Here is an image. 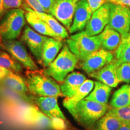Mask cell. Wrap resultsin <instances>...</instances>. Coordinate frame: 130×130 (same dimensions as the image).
<instances>
[{"mask_svg":"<svg viewBox=\"0 0 130 130\" xmlns=\"http://www.w3.org/2000/svg\"><path fill=\"white\" fill-rule=\"evenodd\" d=\"M4 50H7L14 59L18 61L24 67L31 71H37V66L31 56L20 42L15 40H5L3 42Z\"/></svg>","mask_w":130,"mask_h":130,"instance_id":"10","label":"cell"},{"mask_svg":"<svg viewBox=\"0 0 130 130\" xmlns=\"http://www.w3.org/2000/svg\"><path fill=\"white\" fill-rule=\"evenodd\" d=\"M78 58L71 52L67 45H64L54 60L44 70L43 73L61 83L66 76L74 71Z\"/></svg>","mask_w":130,"mask_h":130,"instance_id":"2","label":"cell"},{"mask_svg":"<svg viewBox=\"0 0 130 130\" xmlns=\"http://www.w3.org/2000/svg\"><path fill=\"white\" fill-rule=\"evenodd\" d=\"M32 123L40 128H51V119L45 115L44 113H40L36 110H35L34 113Z\"/></svg>","mask_w":130,"mask_h":130,"instance_id":"27","label":"cell"},{"mask_svg":"<svg viewBox=\"0 0 130 130\" xmlns=\"http://www.w3.org/2000/svg\"><path fill=\"white\" fill-rule=\"evenodd\" d=\"M0 49H4V46H2V45H0Z\"/></svg>","mask_w":130,"mask_h":130,"instance_id":"39","label":"cell"},{"mask_svg":"<svg viewBox=\"0 0 130 130\" xmlns=\"http://www.w3.org/2000/svg\"><path fill=\"white\" fill-rule=\"evenodd\" d=\"M110 105L113 108L130 106V85L125 84L115 92L110 101Z\"/></svg>","mask_w":130,"mask_h":130,"instance_id":"22","label":"cell"},{"mask_svg":"<svg viewBox=\"0 0 130 130\" xmlns=\"http://www.w3.org/2000/svg\"><path fill=\"white\" fill-rule=\"evenodd\" d=\"M107 2L125 6L130 9V0H107Z\"/></svg>","mask_w":130,"mask_h":130,"instance_id":"35","label":"cell"},{"mask_svg":"<svg viewBox=\"0 0 130 130\" xmlns=\"http://www.w3.org/2000/svg\"><path fill=\"white\" fill-rule=\"evenodd\" d=\"M110 6L111 12L108 25L121 36L126 35L130 30V9L111 3Z\"/></svg>","mask_w":130,"mask_h":130,"instance_id":"6","label":"cell"},{"mask_svg":"<svg viewBox=\"0 0 130 130\" xmlns=\"http://www.w3.org/2000/svg\"><path fill=\"white\" fill-rule=\"evenodd\" d=\"M1 82L9 88L21 95L25 94L28 91L26 81L18 75L11 72L3 79Z\"/></svg>","mask_w":130,"mask_h":130,"instance_id":"23","label":"cell"},{"mask_svg":"<svg viewBox=\"0 0 130 130\" xmlns=\"http://www.w3.org/2000/svg\"><path fill=\"white\" fill-rule=\"evenodd\" d=\"M6 13L4 7V4H3V0H0V21L3 19V16Z\"/></svg>","mask_w":130,"mask_h":130,"instance_id":"37","label":"cell"},{"mask_svg":"<svg viewBox=\"0 0 130 130\" xmlns=\"http://www.w3.org/2000/svg\"><path fill=\"white\" fill-rule=\"evenodd\" d=\"M121 63L116 58H114L104 67L89 75L110 87H116L120 83L117 75V69Z\"/></svg>","mask_w":130,"mask_h":130,"instance_id":"13","label":"cell"},{"mask_svg":"<svg viewBox=\"0 0 130 130\" xmlns=\"http://www.w3.org/2000/svg\"><path fill=\"white\" fill-rule=\"evenodd\" d=\"M129 32H130V30H129Z\"/></svg>","mask_w":130,"mask_h":130,"instance_id":"40","label":"cell"},{"mask_svg":"<svg viewBox=\"0 0 130 130\" xmlns=\"http://www.w3.org/2000/svg\"><path fill=\"white\" fill-rule=\"evenodd\" d=\"M63 46L61 39L48 37L45 42L42 57V64L45 68L48 67L56 58Z\"/></svg>","mask_w":130,"mask_h":130,"instance_id":"17","label":"cell"},{"mask_svg":"<svg viewBox=\"0 0 130 130\" xmlns=\"http://www.w3.org/2000/svg\"><path fill=\"white\" fill-rule=\"evenodd\" d=\"M25 10L13 9L7 10L0 21V40H15L20 35L25 24Z\"/></svg>","mask_w":130,"mask_h":130,"instance_id":"5","label":"cell"},{"mask_svg":"<svg viewBox=\"0 0 130 130\" xmlns=\"http://www.w3.org/2000/svg\"><path fill=\"white\" fill-rule=\"evenodd\" d=\"M47 39L48 37L36 32L29 26H26L21 37V40L28 46L39 63H42V53Z\"/></svg>","mask_w":130,"mask_h":130,"instance_id":"11","label":"cell"},{"mask_svg":"<svg viewBox=\"0 0 130 130\" xmlns=\"http://www.w3.org/2000/svg\"><path fill=\"white\" fill-rule=\"evenodd\" d=\"M36 14L48 24L50 28L60 39L69 38V33H68L67 29L61 25L60 22L55 18L53 15L46 13H36Z\"/></svg>","mask_w":130,"mask_h":130,"instance_id":"24","label":"cell"},{"mask_svg":"<svg viewBox=\"0 0 130 130\" xmlns=\"http://www.w3.org/2000/svg\"><path fill=\"white\" fill-rule=\"evenodd\" d=\"M11 72H12V71H11L10 70L0 66V81H2L3 79L6 77Z\"/></svg>","mask_w":130,"mask_h":130,"instance_id":"36","label":"cell"},{"mask_svg":"<svg viewBox=\"0 0 130 130\" xmlns=\"http://www.w3.org/2000/svg\"><path fill=\"white\" fill-rule=\"evenodd\" d=\"M93 12L107 3V0H87Z\"/></svg>","mask_w":130,"mask_h":130,"instance_id":"33","label":"cell"},{"mask_svg":"<svg viewBox=\"0 0 130 130\" xmlns=\"http://www.w3.org/2000/svg\"><path fill=\"white\" fill-rule=\"evenodd\" d=\"M108 110L123 122L130 123V106L121 108H110Z\"/></svg>","mask_w":130,"mask_h":130,"instance_id":"29","label":"cell"},{"mask_svg":"<svg viewBox=\"0 0 130 130\" xmlns=\"http://www.w3.org/2000/svg\"><path fill=\"white\" fill-rule=\"evenodd\" d=\"M112 87L100 81H95V87L90 94L86 98L87 100L93 101L101 104H107Z\"/></svg>","mask_w":130,"mask_h":130,"instance_id":"21","label":"cell"},{"mask_svg":"<svg viewBox=\"0 0 130 130\" xmlns=\"http://www.w3.org/2000/svg\"><path fill=\"white\" fill-rule=\"evenodd\" d=\"M111 6L107 2L95 11L86 27L85 31L89 36L98 35L108 25L110 18Z\"/></svg>","mask_w":130,"mask_h":130,"instance_id":"8","label":"cell"},{"mask_svg":"<svg viewBox=\"0 0 130 130\" xmlns=\"http://www.w3.org/2000/svg\"><path fill=\"white\" fill-rule=\"evenodd\" d=\"M115 56L120 63L130 62V32L121 36V42L115 51Z\"/></svg>","mask_w":130,"mask_h":130,"instance_id":"25","label":"cell"},{"mask_svg":"<svg viewBox=\"0 0 130 130\" xmlns=\"http://www.w3.org/2000/svg\"><path fill=\"white\" fill-rule=\"evenodd\" d=\"M78 0H56L50 13L69 30L73 22L76 3Z\"/></svg>","mask_w":130,"mask_h":130,"instance_id":"7","label":"cell"},{"mask_svg":"<svg viewBox=\"0 0 130 130\" xmlns=\"http://www.w3.org/2000/svg\"><path fill=\"white\" fill-rule=\"evenodd\" d=\"M51 119V128L55 130H66V125L65 120L61 118H53Z\"/></svg>","mask_w":130,"mask_h":130,"instance_id":"31","label":"cell"},{"mask_svg":"<svg viewBox=\"0 0 130 130\" xmlns=\"http://www.w3.org/2000/svg\"><path fill=\"white\" fill-rule=\"evenodd\" d=\"M22 6H23L24 10L27 11L25 13L26 21L40 35L60 39L50 28L48 24L40 18L36 14V13L31 9L28 5L24 4Z\"/></svg>","mask_w":130,"mask_h":130,"instance_id":"14","label":"cell"},{"mask_svg":"<svg viewBox=\"0 0 130 130\" xmlns=\"http://www.w3.org/2000/svg\"><path fill=\"white\" fill-rule=\"evenodd\" d=\"M108 109V104L84 99L68 111L81 126L86 129L91 130L96 122L101 118Z\"/></svg>","mask_w":130,"mask_h":130,"instance_id":"1","label":"cell"},{"mask_svg":"<svg viewBox=\"0 0 130 130\" xmlns=\"http://www.w3.org/2000/svg\"><path fill=\"white\" fill-rule=\"evenodd\" d=\"M86 79L85 76L78 72H73L68 75L60 86L63 96L72 97Z\"/></svg>","mask_w":130,"mask_h":130,"instance_id":"16","label":"cell"},{"mask_svg":"<svg viewBox=\"0 0 130 130\" xmlns=\"http://www.w3.org/2000/svg\"><path fill=\"white\" fill-rule=\"evenodd\" d=\"M117 75L120 83H130V62L121 63L117 69Z\"/></svg>","mask_w":130,"mask_h":130,"instance_id":"28","label":"cell"},{"mask_svg":"<svg viewBox=\"0 0 130 130\" xmlns=\"http://www.w3.org/2000/svg\"><path fill=\"white\" fill-rule=\"evenodd\" d=\"M66 44L80 61L84 60L93 52L101 48L100 36H90L85 31H81L71 36L66 40Z\"/></svg>","mask_w":130,"mask_h":130,"instance_id":"4","label":"cell"},{"mask_svg":"<svg viewBox=\"0 0 130 130\" xmlns=\"http://www.w3.org/2000/svg\"><path fill=\"white\" fill-rule=\"evenodd\" d=\"M41 6L45 10V12L46 13H50V10L53 7L54 3L56 0H37Z\"/></svg>","mask_w":130,"mask_h":130,"instance_id":"34","label":"cell"},{"mask_svg":"<svg viewBox=\"0 0 130 130\" xmlns=\"http://www.w3.org/2000/svg\"><path fill=\"white\" fill-rule=\"evenodd\" d=\"M0 66L15 72H21L22 70V66L4 51H0Z\"/></svg>","mask_w":130,"mask_h":130,"instance_id":"26","label":"cell"},{"mask_svg":"<svg viewBox=\"0 0 130 130\" xmlns=\"http://www.w3.org/2000/svg\"><path fill=\"white\" fill-rule=\"evenodd\" d=\"M36 102L43 113L49 118H58L66 120L64 115L58 106L57 97L38 96L36 98Z\"/></svg>","mask_w":130,"mask_h":130,"instance_id":"15","label":"cell"},{"mask_svg":"<svg viewBox=\"0 0 130 130\" xmlns=\"http://www.w3.org/2000/svg\"><path fill=\"white\" fill-rule=\"evenodd\" d=\"M95 82L91 79H86L79 88L71 98H66L63 102V105L68 110L75 106L78 102L85 99L93 90Z\"/></svg>","mask_w":130,"mask_h":130,"instance_id":"19","label":"cell"},{"mask_svg":"<svg viewBox=\"0 0 130 130\" xmlns=\"http://www.w3.org/2000/svg\"><path fill=\"white\" fill-rule=\"evenodd\" d=\"M87 0H78L76 3L74 19L69 31L71 34L83 31L93 14Z\"/></svg>","mask_w":130,"mask_h":130,"instance_id":"12","label":"cell"},{"mask_svg":"<svg viewBox=\"0 0 130 130\" xmlns=\"http://www.w3.org/2000/svg\"><path fill=\"white\" fill-rule=\"evenodd\" d=\"M113 59L114 54L111 51L100 48L81 61L79 66L84 72L90 75L104 67Z\"/></svg>","mask_w":130,"mask_h":130,"instance_id":"9","label":"cell"},{"mask_svg":"<svg viewBox=\"0 0 130 130\" xmlns=\"http://www.w3.org/2000/svg\"><path fill=\"white\" fill-rule=\"evenodd\" d=\"M99 36L101 42V48L108 51H116L121 42V34L108 25Z\"/></svg>","mask_w":130,"mask_h":130,"instance_id":"18","label":"cell"},{"mask_svg":"<svg viewBox=\"0 0 130 130\" xmlns=\"http://www.w3.org/2000/svg\"><path fill=\"white\" fill-rule=\"evenodd\" d=\"M123 122L109 110L96 122L91 130H118Z\"/></svg>","mask_w":130,"mask_h":130,"instance_id":"20","label":"cell"},{"mask_svg":"<svg viewBox=\"0 0 130 130\" xmlns=\"http://www.w3.org/2000/svg\"><path fill=\"white\" fill-rule=\"evenodd\" d=\"M5 10L13 9H19L23 5V0H3Z\"/></svg>","mask_w":130,"mask_h":130,"instance_id":"30","label":"cell"},{"mask_svg":"<svg viewBox=\"0 0 130 130\" xmlns=\"http://www.w3.org/2000/svg\"><path fill=\"white\" fill-rule=\"evenodd\" d=\"M118 130H130V123L123 122L122 126Z\"/></svg>","mask_w":130,"mask_h":130,"instance_id":"38","label":"cell"},{"mask_svg":"<svg viewBox=\"0 0 130 130\" xmlns=\"http://www.w3.org/2000/svg\"><path fill=\"white\" fill-rule=\"evenodd\" d=\"M26 84L28 91L39 96H63L60 86L50 76L37 71H29L27 73Z\"/></svg>","mask_w":130,"mask_h":130,"instance_id":"3","label":"cell"},{"mask_svg":"<svg viewBox=\"0 0 130 130\" xmlns=\"http://www.w3.org/2000/svg\"><path fill=\"white\" fill-rule=\"evenodd\" d=\"M26 3L31 9L36 13H45V10L37 0H25Z\"/></svg>","mask_w":130,"mask_h":130,"instance_id":"32","label":"cell"}]
</instances>
